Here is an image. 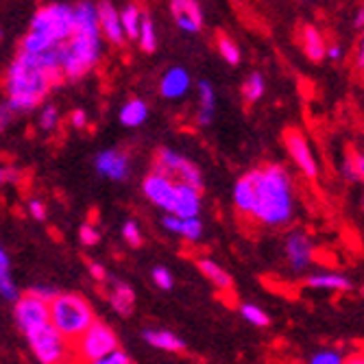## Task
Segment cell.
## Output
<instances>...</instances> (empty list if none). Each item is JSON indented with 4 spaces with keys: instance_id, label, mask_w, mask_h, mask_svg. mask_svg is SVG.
I'll use <instances>...</instances> for the list:
<instances>
[{
    "instance_id": "cell-50",
    "label": "cell",
    "mask_w": 364,
    "mask_h": 364,
    "mask_svg": "<svg viewBox=\"0 0 364 364\" xmlns=\"http://www.w3.org/2000/svg\"><path fill=\"white\" fill-rule=\"evenodd\" d=\"M0 35H3V33H0Z\"/></svg>"
},
{
    "instance_id": "cell-7",
    "label": "cell",
    "mask_w": 364,
    "mask_h": 364,
    "mask_svg": "<svg viewBox=\"0 0 364 364\" xmlns=\"http://www.w3.org/2000/svg\"><path fill=\"white\" fill-rule=\"evenodd\" d=\"M74 344H76L74 347L76 360H83L85 364H90V362H97V360L109 356L111 351H116L118 338L103 321H94Z\"/></svg>"
},
{
    "instance_id": "cell-48",
    "label": "cell",
    "mask_w": 364,
    "mask_h": 364,
    "mask_svg": "<svg viewBox=\"0 0 364 364\" xmlns=\"http://www.w3.org/2000/svg\"><path fill=\"white\" fill-rule=\"evenodd\" d=\"M358 68H360V70L364 68V48H362V44H360V48H358Z\"/></svg>"
},
{
    "instance_id": "cell-36",
    "label": "cell",
    "mask_w": 364,
    "mask_h": 364,
    "mask_svg": "<svg viewBox=\"0 0 364 364\" xmlns=\"http://www.w3.org/2000/svg\"><path fill=\"white\" fill-rule=\"evenodd\" d=\"M122 238L127 240V244L131 246H140L142 244V234H140V227L133 223V220H127L122 225Z\"/></svg>"
},
{
    "instance_id": "cell-19",
    "label": "cell",
    "mask_w": 364,
    "mask_h": 364,
    "mask_svg": "<svg viewBox=\"0 0 364 364\" xmlns=\"http://www.w3.org/2000/svg\"><path fill=\"white\" fill-rule=\"evenodd\" d=\"M197 266H199L201 275H205V279L212 281L216 288H220V290H232L234 279H232V275H229L220 264H216L214 260H199Z\"/></svg>"
},
{
    "instance_id": "cell-31",
    "label": "cell",
    "mask_w": 364,
    "mask_h": 364,
    "mask_svg": "<svg viewBox=\"0 0 364 364\" xmlns=\"http://www.w3.org/2000/svg\"><path fill=\"white\" fill-rule=\"evenodd\" d=\"M179 236H183L190 242H197L203 236V223L199 218H181Z\"/></svg>"
},
{
    "instance_id": "cell-40",
    "label": "cell",
    "mask_w": 364,
    "mask_h": 364,
    "mask_svg": "<svg viewBox=\"0 0 364 364\" xmlns=\"http://www.w3.org/2000/svg\"><path fill=\"white\" fill-rule=\"evenodd\" d=\"M29 212L35 220H44L46 218V205L40 199H33V201H29Z\"/></svg>"
},
{
    "instance_id": "cell-33",
    "label": "cell",
    "mask_w": 364,
    "mask_h": 364,
    "mask_svg": "<svg viewBox=\"0 0 364 364\" xmlns=\"http://www.w3.org/2000/svg\"><path fill=\"white\" fill-rule=\"evenodd\" d=\"M57 122H59V109H57L55 105H44L42 111H40V127L44 131H52L57 127Z\"/></svg>"
},
{
    "instance_id": "cell-21",
    "label": "cell",
    "mask_w": 364,
    "mask_h": 364,
    "mask_svg": "<svg viewBox=\"0 0 364 364\" xmlns=\"http://www.w3.org/2000/svg\"><path fill=\"white\" fill-rule=\"evenodd\" d=\"M109 301H111V308L116 310L118 314L129 316L133 312V303H136V293H133L131 286H127L122 281H116L113 284Z\"/></svg>"
},
{
    "instance_id": "cell-41",
    "label": "cell",
    "mask_w": 364,
    "mask_h": 364,
    "mask_svg": "<svg viewBox=\"0 0 364 364\" xmlns=\"http://www.w3.org/2000/svg\"><path fill=\"white\" fill-rule=\"evenodd\" d=\"M88 271L94 279H99V281H105L107 279V271H105V266L99 264V262H90L88 264Z\"/></svg>"
},
{
    "instance_id": "cell-46",
    "label": "cell",
    "mask_w": 364,
    "mask_h": 364,
    "mask_svg": "<svg viewBox=\"0 0 364 364\" xmlns=\"http://www.w3.org/2000/svg\"><path fill=\"white\" fill-rule=\"evenodd\" d=\"M342 364H364V358H362V354H351L342 360Z\"/></svg>"
},
{
    "instance_id": "cell-6",
    "label": "cell",
    "mask_w": 364,
    "mask_h": 364,
    "mask_svg": "<svg viewBox=\"0 0 364 364\" xmlns=\"http://www.w3.org/2000/svg\"><path fill=\"white\" fill-rule=\"evenodd\" d=\"M27 340L35 358L42 364H74V344L68 342L59 332H57L50 323L42 325V328L31 330L27 334Z\"/></svg>"
},
{
    "instance_id": "cell-8",
    "label": "cell",
    "mask_w": 364,
    "mask_h": 364,
    "mask_svg": "<svg viewBox=\"0 0 364 364\" xmlns=\"http://www.w3.org/2000/svg\"><path fill=\"white\" fill-rule=\"evenodd\" d=\"M142 190L150 203H155L166 214H172L177 197V181L170 179L164 172H150V175L142 181Z\"/></svg>"
},
{
    "instance_id": "cell-14",
    "label": "cell",
    "mask_w": 364,
    "mask_h": 364,
    "mask_svg": "<svg viewBox=\"0 0 364 364\" xmlns=\"http://www.w3.org/2000/svg\"><path fill=\"white\" fill-rule=\"evenodd\" d=\"M170 9L175 13V22L186 33H199L203 24L201 5L195 0H172Z\"/></svg>"
},
{
    "instance_id": "cell-15",
    "label": "cell",
    "mask_w": 364,
    "mask_h": 364,
    "mask_svg": "<svg viewBox=\"0 0 364 364\" xmlns=\"http://www.w3.org/2000/svg\"><path fill=\"white\" fill-rule=\"evenodd\" d=\"M199 209H201V190H195L177 181V197L172 214L177 218H199Z\"/></svg>"
},
{
    "instance_id": "cell-42",
    "label": "cell",
    "mask_w": 364,
    "mask_h": 364,
    "mask_svg": "<svg viewBox=\"0 0 364 364\" xmlns=\"http://www.w3.org/2000/svg\"><path fill=\"white\" fill-rule=\"evenodd\" d=\"M162 223H164V227L168 229V232H172V234H179V227H181V218H177L175 214H166Z\"/></svg>"
},
{
    "instance_id": "cell-16",
    "label": "cell",
    "mask_w": 364,
    "mask_h": 364,
    "mask_svg": "<svg viewBox=\"0 0 364 364\" xmlns=\"http://www.w3.org/2000/svg\"><path fill=\"white\" fill-rule=\"evenodd\" d=\"M190 85H192V81H190V74L175 66V68H170L164 76H162V81H160V94L164 99H181L188 94Z\"/></svg>"
},
{
    "instance_id": "cell-10",
    "label": "cell",
    "mask_w": 364,
    "mask_h": 364,
    "mask_svg": "<svg viewBox=\"0 0 364 364\" xmlns=\"http://www.w3.org/2000/svg\"><path fill=\"white\" fill-rule=\"evenodd\" d=\"M284 144H286V148H288L293 162L299 166V170L305 177H310V179L318 177V164L312 155V148H310L308 140H305V136L299 129H286L284 131Z\"/></svg>"
},
{
    "instance_id": "cell-37",
    "label": "cell",
    "mask_w": 364,
    "mask_h": 364,
    "mask_svg": "<svg viewBox=\"0 0 364 364\" xmlns=\"http://www.w3.org/2000/svg\"><path fill=\"white\" fill-rule=\"evenodd\" d=\"M79 240H81L85 246H94V244H99L101 234H99V229L94 227V225H83V227L79 229Z\"/></svg>"
},
{
    "instance_id": "cell-43",
    "label": "cell",
    "mask_w": 364,
    "mask_h": 364,
    "mask_svg": "<svg viewBox=\"0 0 364 364\" xmlns=\"http://www.w3.org/2000/svg\"><path fill=\"white\" fill-rule=\"evenodd\" d=\"M70 118H72V125H74L76 129H83V127L88 125V113H85L83 109H74Z\"/></svg>"
},
{
    "instance_id": "cell-34",
    "label": "cell",
    "mask_w": 364,
    "mask_h": 364,
    "mask_svg": "<svg viewBox=\"0 0 364 364\" xmlns=\"http://www.w3.org/2000/svg\"><path fill=\"white\" fill-rule=\"evenodd\" d=\"M153 281H155V286L158 288H162V290H170L172 286H175V279H172V273L168 271L166 266H155L153 268Z\"/></svg>"
},
{
    "instance_id": "cell-35",
    "label": "cell",
    "mask_w": 364,
    "mask_h": 364,
    "mask_svg": "<svg viewBox=\"0 0 364 364\" xmlns=\"http://www.w3.org/2000/svg\"><path fill=\"white\" fill-rule=\"evenodd\" d=\"M344 356L340 351H334V349H323L318 354L312 356L310 364H342Z\"/></svg>"
},
{
    "instance_id": "cell-44",
    "label": "cell",
    "mask_w": 364,
    "mask_h": 364,
    "mask_svg": "<svg viewBox=\"0 0 364 364\" xmlns=\"http://www.w3.org/2000/svg\"><path fill=\"white\" fill-rule=\"evenodd\" d=\"M11 116H13V111L7 103L0 105V131H3L9 122H11Z\"/></svg>"
},
{
    "instance_id": "cell-32",
    "label": "cell",
    "mask_w": 364,
    "mask_h": 364,
    "mask_svg": "<svg viewBox=\"0 0 364 364\" xmlns=\"http://www.w3.org/2000/svg\"><path fill=\"white\" fill-rule=\"evenodd\" d=\"M240 312H242V316H244L248 323L258 325V328H266V325L271 323L268 314H266L262 308H258V305H253V303H244L242 308H240Z\"/></svg>"
},
{
    "instance_id": "cell-24",
    "label": "cell",
    "mask_w": 364,
    "mask_h": 364,
    "mask_svg": "<svg viewBox=\"0 0 364 364\" xmlns=\"http://www.w3.org/2000/svg\"><path fill=\"white\" fill-rule=\"evenodd\" d=\"M146 118H148V107L140 99H131L120 109V122L125 127H140V125H144Z\"/></svg>"
},
{
    "instance_id": "cell-27",
    "label": "cell",
    "mask_w": 364,
    "mask_h": 364,
    "mask_svg": "<svg viewBox=\"0 0 364 364\" xmlns=\"http://www.w3.org/2000/svg\"><path fill=\"white\" fill-rule=\"evenodd\" d=\"M264 90H266V81L260 72H251L246 76V81L242 85V97L246 103H255L264 97Z\"/></svg>"
},
{
    "instance_id": "cell-29",
    "label": "cell",
    "mask_w": 364,
    "mask_h": 364,
    "mask_svg": "<svg viewBox=\"0 0 364 364\" xmlns=\"http://www.w3.org/2000/svg\"><path fill=\"white\" fill-rule=\"evenodd\" d=\"M342 170H344V177H347L349 181H360L364 177V158H362V153H349V155L344 158Z\"/></svg>"
},
{
    "instance_id": "cell-13",
    "label": "cell",
    "mask_w": 364,
    "mask_h": 364,
    "mask_svg": "<svg viewBox=\"0 0 364 364\" xmlns=\"http://www.w3.org/2000/svg\"><path fill=\"white\" fill-rule=\"evenodd\" d=\"M97 15H99V31H101V37L113 46H122L125 44V33H122V27H120V15H118V9L113 7L107 0L97 5Z\"/></svg>"
},
{
    "instance_id": "cell-20",
    "label": "cell",
    "mask_w": 364,
    "mask_h": 364,
    "mask_svg": "<svg viewBox=\"0 0 364 364\" xmlns=\"http://www.w3.org/2000/svg\"><path fill=\"white\" fill-rule=\"evenodd\" d=\"M199 99H201V109L197 113V122L201 127H207L214 120V111H216V94L207 81L199 83Z\"/></svg>"
},
{
    "instance_id": "cell-22",
    "label": "cell",
    "mask_w": 364,
    "mask_h": 364,
    "mask_svg": "<svg viewBox=\"0 0 364 364\" xmlns=\"http://www.w3.org/2000/svg\"><path fill=\"white\" fill-rule=\"evenodd\" d=\"M144 340L155 349H164V351H183L186 344L181 338H177L175 334H170L166 330H146L144 332Z\"/></svg>"
},
{
    "instance_id": "cell-38",
    "label": "cell",
    "mask_w": 364,
    "mask_h": 364,
    "mask_svg": "<svg viewBox=\"0 0 364 364\" xmlns=\"http://www.w3.org/2000/svg\"><path fill=\"white\" fill-rule=\"evenodd\" d=\"M90 364H133V362L122 349H116V351H111L109 356H105L97 362H90Z\"/></svg>"
},
{
    "instance_id": "cell-4",
    "label": "cell",
    "mask_w": 364,
    "mask_h": 364,
    "mask_svg": "<svg viewBox=\"0 0 364 364\" xmlns=\"http://www.w3.org/2000/svg\"><path fill=\"white\" fill-rule=\"evenodd\" d=\"M74 33V13L72 5L66 3H50L37 13L31 20V29L22 40L20 52L27 55H40L59 48L68 37Z\"/></svg>"
},
{
    "instance_id": "cell-26",
    "label": "cell",
    "mask_w": 364,
    "mask_h": 364,
    "mask_svg": "<svg viewBox=\"0 0 364 364\" xmlns=\"http://www.w3.org/2000/svg\"><path fill=\"white\" fill-rule=\"evenodd\" d=\"M234 203L236 207L240 209L242 214H248L251 212V205H253V186H251V179L248 175L240 177L236 188H234Z\"/></svg>"
},
{
    "instance_id": "cell-5",
    "label": "cell",
    "mask_w": 364,
    "mask_h": 364,
    "mask_svg": "<svg viewBox=\"0 0 364 364\" xmlns=\"http://www.w3.org/2000/svg\"><path fill=\"white\" fill-rule=\"evenodd\" d=\"M94 321L97 318H94L92 305L81 295L64 293L48 303V323L72 344Z\"/></svg>"
},
{
    "instance_id": "cell-49",
    "label": "cell",
    "mask_w": 364,
    "mask_h": 364,
    "mask_svg": "<svg viewBox=\"0 0 364 364\" xmlns=\"http://www.w3.org/2000/svg\"><path fill=\"white\" fill-rule=\"evenodd\" d=\"M5 181V175H3V168H0V183H3Z\"/></svg>"
},
{
    "instance_id": "cell-3",
    "label": "cell",
    "mask_w": 364,
    "mask_h": 364,
    "mask_svg": "<svg viewBox=\"0 0 364 364\" xmlns=\"http://www.w3.org/2000/svg\"><path fill=\"white\" fill-rule=\"evenodd\" d=\"M253 186L251 214L255 220L268 227H281L293 220L295 197L293 179L281 166H264L248 172Z\"/></svg>"
},
{
    "instance_id": "cell-9",
    "label": "cell",
    "mask_w": 364,
    "mask_h": 364,
    "mask_svg": "<svg viewBox=\"0 0 364 364\" xmlns=\"http://www.w3.org/2000/svg\"><path fill=\"white\" fill-rule=\"evenodd\" d=\"M13 314H15L18 328H20L24 334H29L31 330H37L48 323V303L35 299L33 295L27 293L15 299Z\"/></svg>"
},
{
    "instance_id": "cell-12",
    "label": "cell",
    "mask_w": 364,
    "mask_h": 364,
    "mask_svg": "<svg viewBox=\"0 0 364 364\" xmlns=\"http://www.w3.org/2000/svg\"><path fill=\"white\" fill-rule=\"evenodd\" d=\"M97 166L99 175L113 179V181H125L129 177V158L118 148H105L97 155Z\"/></svg>"
},
{
    "instance_id": "cell-25",
    "label": "cell",
    "mask_w": 364,
    "mask_h": 364,
    "mask_svg": "<svg viewBox=\"0 0 364 364\" xmlns=\"http://www.w3.org/2000/svg\"><path fill=\"white\" fill-rule=\"evenodd\" d=\"M0 295L9 301H15L18 297V288L13 284V277H11V262H9V255L5 251V246L0 244Z\"/></svg>"
},
{
    "instance_id": "cell-45",
    "label": "cell",
    "mask_w": 364,
    "mask_h": 364,
    "mask_svg": "<svg viewBox=\"0 0 364 364\" xmlns=\"http://www.w3.org/2000/svg\"><path fill=\"white\" fill-rule=\"evenodd\" d=\"M325 57H330V59H340L342 57V48L340 46H328V50H325Z\"/></svg>"
},
{
    "instance_id": "cell-51",
    "label": "cell",
    "mask_w": 364,
    "mask_h": 364,
    "mask_svg": "<svg viewBox=\"0 0 364 364\" xmlns=\"http://www.w3.org/2000/svg\"><path fill=\"white\" fill-rule=\"evenodd\" d=\"M74 364H76V362H74Z\"/></svg>"
},
{
    "instance_id": "cell-23",
    "label": "cell",
    "mask_w": 364,
    "mask_h": 364,
    "mask_svg": "<svg viewBox=\"0 0 364 364\" xmlns=\"http://www.w3.org/2000/svg\"><path fill=\"white\" fill-rule=\"evenodd\" d=\"M120 15V27L125 37H131V40H138V33H140V24H142V9L138 5H125L122 11H118Z\"/></svg>"
},
{
    "instance_id": "cell-1",
    "label": "cell",
    "mask_w": 364,
    "mask_h": 364,
    "mask_svg": "<svg viewBox=\"0 0 364 364\" xmlns=\"http://www.w3.org/2000/svg\"><path fill=\"white\" fill-rule=\"evenodd\" d=\"M59 81L62 68L57 48L40 55L20 52L7 72V105L11 111H31L46 99L50 88Z\"/></svg>"
},
{
    "instance_id": "cell-11",
    "label": "cell",
    "mask_w": 364,
    "mask_h": 364,
    "mask_svg": "<svg viewBox=\"0 0 364 364\" xmlns=\"http://www.w3.org/2000/svg\"><path fill=\"white\" fill-rule=\"evenodd\" d=\"M286 260H288L290 268L295 273H303L305 268L310 266L312 258H314V246H312V240L305 236V234H290L286 238Z\"/></svg>"
},
{
    "instance_id": "cell-18",
    "label": "cell",
    "mask_w": 364,
    "mask_h": 364,
    "mask_svg": "<svg viewBox=\"0 0 364 364\" xmlns=\"http://www.w3.org/2000/svg\"><path fill=\"white\" fill-rule=\"evenodd\" d=\"M301 42H303L305 55H308L312 62L325 59V50H328V44H325V37L321 35V31L316 27H303Z\"/></svg>"
},
{
    "instance_id": "cell-17",
    "label": "cell",
    "mask_w": 364,
    "mask_h": 364,
    "mask_svg": "<svg viewBox=\"0 0 364 364\" xmlns=\"http://www.w3.org/2000/svg\"><path fill=\"white\" fill-rule=\"evenodd\" d=\"M310 288H321V290H336V293H349L354 284L347 275L342 273H314L308 277Z\"/></svg>"
},
{
    "instance_id": "cell-28",
    "label": "cell",
    "mask_w": 364,
    "mask_h": 364,
    "mask_svg": "<svg viewBox=\"0 0 364 364\" xmlns=\"http://www.w3.org/2000/svg\"><path fill=\"white\" fill-rule=\"evenodd\" d=\"M138 42L140 48L144 52H153L158 48V33H155V24L148 15H142V24H140V33H138Z\"/></svg>"
},
{
    "instance_id": "cell-2",
    "label": "cell",
    "mask_w": 364,
    "mask_h": 364,
    "mask_svg": "<svg viewBox=\"0 0 364 364\" xmlns=\"http://www.w3.org/2000/svg\"><path fill=\"white\" fill-rule=\"evenodd\" d=\"M74 13V33L57 48L59 55L62 76L66 79H81L94 66L99 64L103 55V37L99 31L97 5L76 3L72 5Z\"/></svg>"
},
{
    "instance_id": "cell-39",
    "label": "cell",
    "mask_w": 364,
    "mask_h": 364,
    "mask_svg": "<svg viewBox=\"0 0 364 364\" xmlns=\"http://www.w3.org/2000/svg\"><path fill=\"white\" fill-rule=\"evenodd\" d=\"M29 295H33L35 299H40V301H44V303H50L59 293H57L55 288H48V286H40V288H31Z\"/></svg>"
},
{
    "instance_id": "cell-47",
    "label": "cell",
    "mask_w": 364,
    "mask_h": 364,
    "mask_svg": "<svg viewBox=\"0 0 364 364\" xmlns=\"http://www.w3.org/2000/svg\"><path fill=\"white\" fill-rule=\"evenodd\" d=\"M362 24H364V9L360 7V9H358V13H356V27H358V29H362Z\"/></svg>"
},
{
    "instance_id": "cell-30",
    "label": "cell",
    "mask_w": 364,
    "mask_h": 364,
    "mask_svg": "<svg viewBox=\"0 0 364 364\" xmlns=\"http://www.w3.org/2000/svg\"><path fill=\"white\" fill-rule=\"evenodd\" d=\"M218 50H220L223 59L227 64H232V66H238L240 64V48H238V44L232 40V37L220 35L218 37Z\"/></svg>"
}]
</instances>
